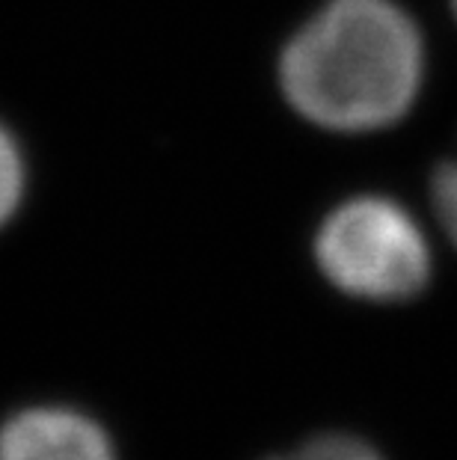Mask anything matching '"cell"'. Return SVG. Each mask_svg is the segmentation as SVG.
<instances>
[{"mask_svg":"<svg viewBox=\"0 0 457 460\" xmlns=\"http://www.w3.org/2000/svg\"><path fill=\"white\" fill-rule=\"evenodd\" d=\"M422 39L389 0H330L282 57V86L321 128L374 131L410 111Z\"/></svg>","mask_w":457,"mask_h":460,"instance_id":"obj_1","label":"cell"},{"mask_svg":"<svg viewBox=\"0 0 457 460\" xmlns=\"http://www.w3.org/2000/svg\"><path fill=\"white\" fill-rule=\"evenodd\" d=\"M315 256L333 286L365 300L413 297L431 273V252L416 220L381 197L351 199L330 214Z\"/></svg>","mask_w":457,"mask_h":460,"instance_id":"obj_2","label":"cell"},{"mask_svg":"<svg viewBox=\"0 0 457 460\" xmlns=\"http://www.w3.org/2000/svg\"><path fill=\"white\" fill-rule=\"evenodd\" d=\"M0 460H116L95 419L69 407H31L0 428Z\"/></svg>","mask_w":457,"mask_h":460,"instance_id":"obj_3","label":"cell"},{"mask_svg":"<svg viewBox=\"0 0 457 460\" xmlns=\"http://www.w3.org/2000/svg\"><path fill=\"white\" fill-rule=\"evenodd\" d=\"M24 190V164L18 155V146L13 143L4 128H0V226L13 217Z\"/></svg>","mask_w":457,"mask_h":460,"instance_id":"obj_4","label":"cell"},{"mask_svg":"<svg viewBox=\"0 0 457 460\" xmlns=\"http://www.w3.org/2000/svg\"><path fill=\"white\" fill-rule=\"evenodd\" d=\"M279 460H381V455H377L372 446L359 443V439H351V437H324Z\"/></svg>","mask_w":457,"mask_h":460,"instance_id":"obj_5","label":"cell"},{"mask_svg":"<svg viewBox=\"0 0 457 460\" xmlns=\"http://www.w3.org/2000/svg\"><path fill=\"white\" fill-rule=\"evenodd\" d=\"M434 208L443 229L457 243V161L443 164L434 175Z\"/></svg>","mask_w":457,"mask_h":460,"instance_id":"obj_6","label":"cell"},{"mask_svg":"<svg viewBox=\"0 0 457 460\" xmlns=\"http://www.w3.org/2000/svg\"><path fill=\"white\" fill-rule=\"evenodd\" d=\"M454 9H457V0H454Z\"/></svg>","mask_w":457,"mask_h":460,"instance_id":"obj_7","label":"cell"}]
</instances>
